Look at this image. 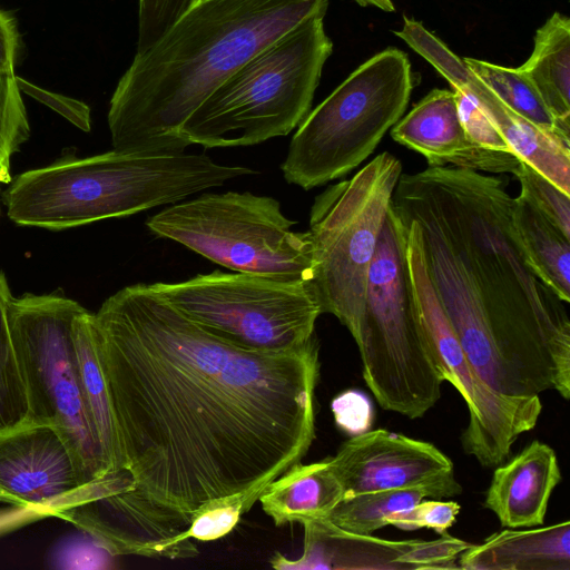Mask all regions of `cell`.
Listing matches in <instances>:
<instances>
[{"instance_id": "1", "label": "cell", "mask_w": 570, "mask_h": 570, "mask_svg": "<svg viewBox=\"0 0 570 570\" xmlns=\"http://www.w3.org/2000/svg\"><path fill=\"white\" fill-rule=\"evenodd\" d=\"M122 468L154 503L191 522L206 504L264 488L315 438L317 338L252 351L207 332L150 284L94 313Z\"/></svg>"}, {"instance_id": "2", "label": "cell", "mask_w": 570, "mask_h": 570, "mask_svg": "<svg viewBox=\"0 0 570 570\" xmlns=\"http://www.w3.org/2000/svg\"><path fill=\"white\" fill-rule=\"evenodd\" d=\"M392 203L440 229L468 274L438 291L479 377L507 396L554 390L570 396V318L566 304L530 268L501 175L453 166L401 174Z\"/></svg>"}, {"instance_id": "3", "label": "cell", "mask_w": 570, "mask_h": 570, "mask_svg": "<svg viewBox=\"0 0 570 570\" xmlns=\"http://www.w3.org/2000/svg\"><path fill=\"white\" fill-rule=\"evenodd\" d=\"M330 0H198L147 51L135 55L111 96L112 150L185 151L187 118L262 49Z\"/></svg>"}, {"instance_id": "4", "label": "cell", "mask_w": 570, "mask_h": 570, "mask_svg": "<svg viewBox=\"0 0 570 570\" xmlns=\"http://www.w3.org/2000/svg\"><path fill=\"white\" fill-rule=\"evenodd\" d=\"M254 174L205 154L111 150L22 173L10 181L3 200L16 224L58 230L175 204Z\"/></svg>"}, {"instance_id": "5", "label": "cell", "mask_w": 570, "mask_h": 570, "mask_svg": "<svg viewBox=\"0 0 570 570\" xmlns=\"http://www.w3.org/2000/svg\"><path fill=\"white\" fill-rule=\"evenodd\" d=\"M324 17L296 26L229 76L184 122V142L252 146L295 129L311 110L333 51Z\"/></svg>"}, {"instance_id": "6", "label": "cell", "mask_w": 570, "mask_h": 570, "mask_svg": "<svg viewBox=\"0 0 570 570\" xmlns=\"http://www.w3.org/2000/svg\"><path fill=\"white\" fill-rule=\"evenodd\" d=\"M407 226L389 208L370 267L353 336L363 379L379 404L422 417L441 397L443 373L417 316L406 263Z\"/></svg>"}, {"instance_id": "7", "label": "cell", "mask_w": 570, "mask_h": 570, "mask_svg": "<svg viewBox=\"0 0 570 570\" xmlns=\"http://www.w3.org/2000/svg\"><path fill=\"white\" fill-rule=\"evenodd\" d=\"M414 85L397 48L360 65L298 125L281 165L285 180L309 190L351 173L403 116Z\"/></svg>"}, {"instance_id": "8", "label": "cell", "mask_w": 570, "mask_h": 570, "mask_svg": "<svg viewBox=\"0 0 570 570\" xmlns=\"http://www.w3.org/2000/svg\"><path fill=\"white\" fill-rule=\"evenodd\" d=\"M281 203L249 191L203 193L150 216L154 235L174 240L233 272L312 282L309 232H294Z\"/></svg>"}, {"instance_id": "9", "label": "cell", "mask_w": 570, "mask_h": 570, "mask_svg": "<svg viewBox=\"0 0 570 570\" xmlns=\"http://www.w3.org/2000/svg\"><path fill=\"white\" fill-rule=\"evenodd\" d=\"M85 309L61 295L24 294L8 308L11 341L26 390V423L51 425L78 469L82 487L108 473L81 393L73 341Z\"/></svg>"}, {"instance_id": "10", "label": "cell", "mask_w": 570, "mask_h": 570, "mask_svg": "<svg viewBox=\"0 0 570 570\" xmlns=\"http://www.w3.org/2000/svg\"><path fill=\"white\" fill-rule=\"evenodd\" d=\"M401 174V161L389 151L381 153L350 179L330 185L311 207L312 285L322 313L334 315L352 337L360 325L370 267Z\"/></svg>"}, {"instance_id": "11", "label": "cell", "mask_w": 570, "mask_h": 570, "mask_svg": "<svg viewBox=\"0 0 570 570\" xmlns=\"http://www.w3.org/2000/svg\"><path fill=\"white\" fill-rule=\"evenodd\" d=\"M151 287L187 318L233 345L288 351L316 338L322 313L312 282L214 271Z\"/></svg>"}, {"instance_id": "12", "label": "cell", "mask_w": 570, "mask_h": 570, "mask_svg": "<svg viewBox=\"0 0 570 570\" xmlns=\"http://www.w3.org/2000/svg\"><path fill=\"white\" fill-rule=\"evenodd\" d=\"M407 226L406 263L417 316L436 354L444 381L465 401L469 423L461 435L464 452L487 468L505 461L517 439L532 430L542 411L539 395L507 396L488 386L471 366L438 298L425 264L422 232Z\"/></svg>"}, {"instance_id": "13", "label": "cell", "mask_w": 570, "mask_h": 570, "mask_svg": "<svg viewBox=\"0 0 570 570\" xmlns=\"http://www.w3.org/2000/svg\"><path fill=\"white\" fill-rule=\"evenodd\" d=\"M53 513L88 533L115 557L180 559L198 554L186 535L190 521L139 492L126 468L82 487Z\"/></svg>"}, {"instance_id": "14", "label": "cell", "mask_w": 570, "mask_h": 570, "mask_svg": "<svg viewBox=\"0 0 570 570\" xmlns=\"http://www.w3.org/2000/svg\"><path fill=\"white\" fill-rule=\"evenodd\" d=\"M328 463L343 498L384 490H422L430 499L439 500L463 491L453 462L436 446L383 429L351 436Z\"/></svg>"}, {"instance_id": "15", "label": "cell", "mask_w": 570, "mask_h": 570, "mask_svg": "<svg viewBox=\"0 0 570 570\" xmlns=\"http://www.w3.org/2000/svg\"><path fill=\"white\" fill-rule=\"evenodd\" d=\"M303 554L287 560L275 553V569L419 570L460 569L459 556L472 543L449 533L436 540L392 541L346 531L327 518L304 522Z\"/></svg>"}, {"instance_id": "16", "label": "cell", "mask_w": 570, "mask_h": 570, "mask_svg": "<svg viewBox=\"0 0 570 570\" xmlns=\"http://www.w3.org/2000/svg\"><path fill=\"white\" fill-rule=\"evenodd\" d=\"M81 488L71 453L51 425L23 423L0 433V502L55 510Z\"/></svg>"}, {"instance_id": "17", "label": "cell", "mask_w": 570, "mask_h": 570, "mask_svg": "<svg viewBox=\"0 0 570 570\" xmlns=\"http://www.w3.org/2000/svg\"><path fill=\"white\" fill-rule=\"evenodd\" d=\"M392 138L433 166H453L493 175L514 174L520 158L471 141L460 121L454 91L433 89L391 128Z\"/></svg>"}, {"instance_id": "18", "label": "cell", "mask_w": 570, "mask_h": 570, "mask_svg": "<svg viewBox=\"0 0 570 570\" xmlns=\"http://www.w3.org/2000/svg\"><path fill=\"white\" fill-rule=\"evenodd\" d=\"M561 478L554 450L534 440L509 462L497 465L483 505L502 527L541 525Z\"/></svg>"}, {"instance_id": "19", "label": "cell", "mask_w": 570, "mask_h": 570, "mask_svg": "<svg viewBox=\"0 0 570 570\" xmlns=\"http://www.w3.org/2000/svg\"><path fill=\"white\" fill-rule=\"evenodd\" d=\"M451 88L461 89L471 96L513 154L569 194V144L513 112L470 69Z\"/></svg>"}, {"instance_id": "20", "label": "cell", "mask_w": 570, "mask_h": 570, "mask_svg": "<svg viewBox=\"0 0 570 570\" xmlns=\"http://www.w3.org/2000/svg\"><path fill=\"white\" fill-rule=\"evenodd\" d=\"M458 566L464 570H570V522L495 532L464 550Z\"/></svg>"}, {"instance_id": "21", "label": "cell", "mask_w": 570, "mask_h": 570, "mask_svg": "<svg viewBox=\"0 0 570 570\" xmlns=\"http://www.w3.org/2000/svg\"><path fill=\"white\" fill-rule=\"evenodd\" d=\"M343 499V489L328 463L297 462L268 483L258 501L275 525L326 518Z\"/></svg>"}, {"instance_id": "22", "label": "cell", "mask_w": 570, "mask_h": 570, "mask_svg": "<svg viewBox=\"0 0 570 570\" xmlns=\"http://www.w3.org/2000/svg\"><path fill=\"white\" fill-rule=\"evenodd\" d=\"M512 220L525 261L566 304L570 303V237L522 191L513 197Z\"/></svg>"}, {"instance_id": "23", "label": "cell", "mask_w": 570, "mask_h": 570, "mask_svg": "<svg viewBox=\"0 0 570 570\" xmlns=\"http://www.w3.org/2000/svg\"><path fill=\"white\" fill-rule=\"evenodd\" d=\"M519 69L557 121L570 130V19L554 12L537 30L533 50Z\"/></svg>"}, {"instance_id": "24", "label": "cell", "mask_w": 570, "mask_h": 570, "mask_svg": "<svg viewBox=\"0 0 570 570\" xmlns=\"http://www.w3.org/2000/svg\"><path fill=\"white\" fill-rule=\"evenodd\" d=\"M92 318L94 313L85 308L75 320L77 368L87 413L108 472H111L122 468V462L108 389L98 356Z\"/></svg>"}, {"instance_id": "25", "label": "cell", "mask_w": 570, "mask_h": 570, "mask_svg": "<svg viewBox=\"0 0 570 570\" xmlns=\"http://www.w3.org/2000/svg\"><path fill=\"white\" fill-rule=\"evenodd\" d=\"M469 69L513 112L570 145V130L561 126L519 68L463 58Z\"/></svg>"}, {"instance_id": "26", "label": "cell", "mask_w": 570, "mask_h": 570, "mask_svg": "<svg viewBox=\"0 0 570 570\" xmlns=\"http://www.w3.org/2000/svg\"><path fill=\"white\" fill-rule=\"evenodd\" d=\"M429 495L422 490H384L343 498L326 517L335 525L358 534H372L387 525L394 512L412 508Z\"/></svg>"}, {"instance_id": "27", "label": "cell", "mask_w": 570, "mask_h": 570, "mask_svg": "<svg viewBox=\"0 0 570 570\" xmlns=\"http://www.w3.org/2000/svg\"><path fill=\"white\" fill-rule=\"evenodd\" d=\"M12 297L6 276L0 271V433L22 425L28 415L26 390L8 320Z\"/></svg>"}, {"instance_id": "28", "label": "cell", "mask_w": 570, "mask_h": 570, "mask_svg": "<svg viewBox=\"0 0 570 570\" xmlns=\"http://www.w3.org/2000/svg\"><path fill=\"white\" fill-rule=\"evenodd\" d=\"M30 126L14 72L0 71V183L11 179V157L28 140Z\"/></svg>"}, {"instance_id": "29", "label": "cell", "mask_w": 570, "mask_h": 570, "mask_svg": "<svg viewBox=\"0 0 570 570\" xmlns=\"http://www.w3.org/2000/svg\"><path fill=\"white\" fill-rule=\"evenodd\" d=\"M521 190L548 218L570 237V197L528 163L514 171Z\"/></svg>"}, {"instance_id": "30", "label": "cell", "mask_w": 570, "mask_h": 570, "mask_svg": "<svg viewBox=\"0 0 570 570\" xmlns=\"http://www.w3.org/2000/svg\"><path fill=\"white\" fill-rule=\"evenodd\" d=\"M255 501L257 500L250 493H243L206 504L191 519L187 538L212 541L226 535Z\"/></svg>"}, {"instance_id": "31", "label": "cell", "mask_w": 570, "mask_h": 570, "mask_svg": "<svg viewBox=\"0 0 570 570\" xmlns=\"http://www.w3.org/2000/svg\"><path fill=\"white\" fill-rule=\"evenodd\" d=\"M198 0H138L136 53L151 48Z\"/></svg>"}, {"instance_id": "32", "label": "cell", "mask_w": 570, "mask_h": 570, "mask_svg": "<svg viewBox=\"0 0 570 570\" xmlns=\"http://www.w3.org/2000/svg\"><path fill=\"white\" fill-rule=\"evenodd\" d=\"M460 510L455 501L422 500L410 509L392 513L386 523L405 531L432 529L443 535L455 523Z\"/></svg>"}, {"instance_id": "33", "label": "cell", "mask_w": 570, "mask_h": 570, "mask_svg": "<svg viewBox=\"0 0 570 570\" xmlns=\"http://www.w3.org/2000/svg\"><path fill=\"white\" fill-rule=\"evenodd\" d=\"M452 90L455 95L460 121L468 138L485 149L513 154L509 144L474 99L461 89L452 88Z\"/></svg>"}, {"instance_id": "34", "label": "cell", "mask_w": 570, "mask_h": 570, "mask_svg": "<svg viewBox=\"0 0 570 570\" xmlns=\"http://www.w3.org/2000/svg\"><path fill=\"white\" fill-rule=\"evenodd\" d=\"M331 410L337 428L351 436L370 431L374 422L373 404L360 390H346L336 395Z\"/></svg>"}, {"instance_id": "35", "label": "cell", "mask_w": 570, "mask_h": 570, "mask_svg": "<svg viewBox=\"0 0 570 570\" xmlns=\"http://www.w3.org/2000/svg\"><path fill=\"white\" fill-rule=\"evenodd\" d=\"M17 83L21 91L55 109L82 130H90V109L85 102L48 91L20 77H17Z\"/></svg>"}, {"instance_id": "36", "label": "cell", "mask_w": 570, "mask_h": 570, "mask_svg": "<svg viewBox=\"0 0 570 570\" xmlns=\"http://www.w3.org/2000/svg\"><path fill=\"white\" fill-rule=\"evenodd\" d=\"M19 46V32L13 17L0 9V71L13 72Z\"/></svg>"}, {"instance_id": "37", "label": "cell", "mask_w": 570, "mask_h": 570, "mask_svg": "<svg viewBox=\"0 0 570 570\" xmlns=\"http://www.w3.org/2000/svg\"><path fill=\"white\" fill-rule=\"evenodd\" d=\"M360 6L367 7L373 6L383 11L392 12L394 11V4L392 0H355Z\"/></svg>"}]
</instances>
